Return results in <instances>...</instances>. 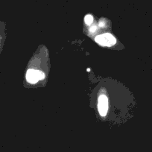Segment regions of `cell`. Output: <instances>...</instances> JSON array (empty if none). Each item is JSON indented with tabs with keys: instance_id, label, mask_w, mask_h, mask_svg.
<instances>
[{
	"instance_id": "obj_4",
	"label": "cell",
	"mask_w": 152,
	"mask_h": 152,
	"mask_svg": "<svg viewBox=\"0 0 152 152\" xmlns=\"http://www.w3.org/2000/svg\"><path fill=\"white\" fill-rule=\"evenodd\" d=\"M84 22L87 25H90L93 22V17L91 15H87L84 18Z\"/></svg>"
},
{
	"instance_id": "obj_2",
	"label": "cell",
	"mask_w": 152,
	"mask_h": 152,
	"mask_svg": "<svg viewBox=\"0 0 152 152\" xmlns=\"http://www.w3.org/2000/svg\"><path fill=\"white\" fill-rule=\"evenodd\" d=\"M44 78V73L38 70L29 69L26 73V79L31 84H35L39 80H43Z\"/></svg>"
},
{
	"instance_id": "obj_5",
	"label": "cell",
	"mask_w": 152,
	"mask_h": 152,
	"mask_svg": "<svg viewBox=\"0 0 152 152\" xmlns=\"http://www.w3.org/2000/svg\"><path fill=\"white\" fill-rule=\"evenodd\" d=\"M96 26H95V27H94V26H93V27H92L91 28H90V31H91V32L95 31H96Z\"/></svg>"
},
{
	"instance_id": "obj_3",
	"label": "cell",
	"mask_w": 152,
	"mask_h": 152,
	"mask_svg": "<svg viewBox=\"0 0 152 152\" xmlns=\"http://www.w3.org/2000/svg\"><path fill=\"white\" fill-rule=\"evenodd\" d=\"M108 109L107 98L102 95L99 99V111L102 116H105Z\"/></svg>"
},
{
	"instance_id": "obj_1",
	"label": "cell",
	"mask_w": 152,
	"mask_h": 152,
	"mask_svg": "<svg viewBox=\"0 0 152 152\" xmlns=\"http://www.w3.org/2000/svg\"><path fill=\"white\" fill-rule=\"evenodd\" d=\"M95 41L103 46H112L116 43V40L113 36L110 34L99 35L95 38Z\"/></svg>"
}]
</instances>
